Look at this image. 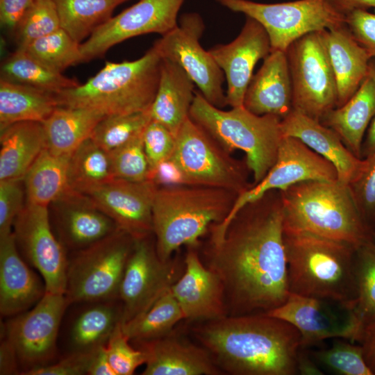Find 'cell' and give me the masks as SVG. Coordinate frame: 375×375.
Returning a JSON list of instances; mask_svg holds the SVG:
<instances>
[{"mask_svg":"<svg viewBox=\"0 0 375 375\" xmlns=\"http://www.w3.org/2000/svg\"><path fill=\"white\" fill-rule=\"evenodd\" d=\"M35 0H0V22L3 27L15 31Z\"/></svg>","mask_w":375,"mask_h":375,"instance_id":"816d5d0a","label":"cell"},{"mask_svg":"<svg viewBox=\"0 0 375 375\" xmlns=\"http://www.w3.org/2000/svg\"><path fill=\"white\" fill-rule=\"evenodd\" d=\"M58 106L55 94L0 79V131L22 122H44Z\"/></svg>","mask_w":375,"mask_h":375,"instance_id":"1f68e13d","label":"cell"},{"mask_svg":"<svg viewBox=\"0 0 375 375\" xmlns=\"http://www.w3.org/2000/svg\"><path fill=\"white\" fill-rule=\"evenodd\" d=\"M183 319L184 315L170 288L147 311L128 322L122 323V327L131 342L147 341L169 334Z\"/></svg>","mask_w":375,"mask_h":375,"instance_id":"74e56055","label":"cell"},{"mask_svg":"<svg viewBox=\"0 0 375 375\" xmlns=\"http://www.w3.org/2000/svg\"><path fill=\"white\" fill-rule=\"evenodd\" d=\"M115 301L97 302L78 316L70 331L72 351H92L107 343L122 322V305Z\"/></svg>","mask_w":375,"mask_h":375,"instance_id":"836d02e7","label":"cell"},{"mask_svg":"<svg viewBox=\"0 0 375 375\" xmlns=\"http://www.w3.org/2000/svg\"><path fill=\"white\" fill-rule=\"evenodd\" d=\"M223 6L259 22L268 34L271 51H286L299 38L345 23L346 16L328 0L263 3L251 0H216Z\"/></svg>","mask_w":375,"mask_h":375,"instance_id":"30bf717a","label":"cell"},{"mask_svg":"<svg viewBox=\"0 0 375 375\" xmlns=\"http://www.w3.org/2000/svg\"><path fill=\"white\" fill-rule=\"evenodd\" d=\"M110 364L117 375H131L135 369L144 365V352L131 344V341L122 330L120 322L106 344Z\"/></svg>","mask_w":375,"mask_h":375,"instance_id":"f6af8a7d","label":"cell"},{"mask_svg":"<svg viewBox=\"0 0 375 375\" xmlns=\"http://www.w3.org/2000/svg\"><path fill=\"white\" fill-rule=\"evenodd\" d=\"M45 284L19 254L12 231L0 236V312L13 317L34 306Z\"/></svg>","mask_w":375,"mask_h":375,"instance_id":"603a6c76","label":"cell"},{"mask_svg":"<svg viewBox=\"0 0 375 375\" xmlns=\"http://www.w3.org/2000/svg\"><path fill=\"white\" fill-rule=\"evenodd\" d=\"M345 23L357 42L375 58V13L356 10L346 15Z\"/></svg>","mask_w":375,"mask_h":375,"instance_id":"f907efd6","label":"cell"},{"mask_svg":"<svg viewBox=\"0 0 375 375\" xmlns=\"http://www.w3.org/2000/svg\"><path fill=\"white\" fill-rule=\"evenodd\" d=\"M70 304L65 294L45 292L31 309L13 316L3 326V336L13 346L24 372L48 365L57 351V336Z\"/></svg>","mask_w":375,"mask_h":375,"instance_id":"4fadbf2b","label":"cell"},{"mask_svg":"<svg viewBox=\"0 0 375 375\" xmlns=\"http://www.w3.org/2000/svg\"><path fill=\"white\" fill-rule=\"evenodd\" d=\"M158 187L150 180L115 178L85 194L134 240L153 233L152 208Z\"/></svg>","mask_w":375,"mask_h":375,"instance_id":"d6986e66","label":"cell"},{"mask_svg":"<svg viewBox=\"0 0 375 375\" xmlns=\"http://www.w3.org/2000/svg\"><path fill=\"white\" fill-rule=\"evenodd\" d=\"M189 117L231 153L235 150L245 153L253 185L274 164L284 136L279 117L258 115L243 106L224 110L210 103L199 91H195Z\"/></svg>","mask_w":375,"mask_h":375,"instance_id":"52a82bcc","label":"cell"},{"mask_svg":"<svg viewBox=\"0 0 375 375\" xmlns=\"http://www.w3.org/2000/svg\"><path fill=\"white\" fill-rule=\"evenodd\" d=\"M143 132L109 152L115 178L130 181L149 180L150 167L143 146Z\"/></svg>","mask_w":375,"mask_h":375,"instance_id":"ee69618b","label":"cell"},{"mask_svg":"<svg viewBox=\"0 0 375 375\" xmlns=\"http://www.w3.org/2000/svg\"><path fill=\"white\" fill-rule=\"evenodd\" d=\"M162 62L153 47L135 60L106 62L85 83L56 94L58 106L92 109L106 116L150 110Z\"/></svg>","mask_w":375,"mask_h":375,"instance_id":"8992f818","label":"cell"},{"mask_svg":"<svg viewBox=\"0 0 375 375\" xmlns=\"http://www.w3.org/2000/svg\"><path fill=\"white\" fill-rule=\"evenodd\" d=\"M204 28L199 14H184L178 25L161 35L153 47L162 59L178 65L210 103L223 108L227 106L223 89L224 74L209 51L200 44Z\"/></svg>","mask_w":375,"mask_h":375,"instance_id":"7c38bea8","label":"cell"},{"mask_svg":"<svg viewBox=\"0 0 375 375\" xmlns=\"http://www.w3.org/2000/svg\"><path fill=\"white\" fill-rule=\"evenodd\" d=\"M80 44L60 28L22 50L50 69L62 73L67 68L83 62Z\"/></svg>","mask_w":375,"mask_h":375,"instance_id":"ab89813d","label":"cell"},{"mask_svg":"<svg viewBox=\"0 0 375 375\" xmlns=\"http://www.w3.org/2000/svg\"><path fill=\"white\" fill-rule=\"evenodd\" d=\"M171 158L179 167L185 185L225 189L238 196L253 186L246 160L233 158L190 117L176 135Z\"/></svg>","mask_w":375,"mask_h":375,"instance_id":"9c48e42d","label":"cell"},{"mask_svg":"<svg viewBox=\"0 0 375 375\" xmlns=\"http://www.w3.org/2000/svg\"><path fill=\"white\" fill-rule=\"evenodd\" d=\"M176 141V136L167 127L151 119L142 134L144 149L150 172L160 162L171 158L175 149Z\"/></svg>","mask_w":375,"mask_h":375,"instance_id":"7dc6e473","label":"cell"},{"mask_svg":"<svg viewBox=\"0 0 375 375\" xmlns=\"http://www.w3.org/2000/svg\"><path fill=\"white\" fill-rule=\"evenodd\" d=\"M185 0H140L99 26L80 44L83 62L103 57L113 46L148 33L163 35L177 25Z\"/></svg>","mask_w":375,"mask_h":375,"instance_id":"e0dca14e","label":"cell"},{"mask_svg":"<svg viewBox=\"0 0 375 375\" xmlns=\"http://www.w3.org/2000/svg\"><path fill=\"white\" fill-rule=\"evenodd\" d=\"M375 117V79L367 76L342 106L328 111L320 122L334 131L344 145L362 158V142Z\"/></svg>","mask_w":375,"mask_h":375,"instance_id":"f1b7e54d","label":"cell"},{"mask_svg":"<svg viewBox=\"0 0 375 375\" xmlns=\"http://www.w3.org/2000/svg\"><path fill=\"white\" fill-rule=\"evenodd\" d=\"M337 179V171L329 161L300 140L284 135L276 160L265 176L238 196L228 215L222 222L212 224L210 229L215 233L221 232L244 206L269 191H282L307 181H334Z\"/></svg>","mask_w":375,"mask_h":375,"instance_id":"9a60e30c","label":"cell"},{"mask_svg":"<svg viewBox=\"0 0 375 375\" xmlns=\"http://www.w3.org/2000/svg\"><path fill=\"white\" fill-rule=\"evenodd\" d=\"M238 194L201 185L158 187L152 208L156 250L163 261L181 246L195 247L212 224L228 215Z\"/></svg>","mask_w":375,"mask_h":375,"instance_id":"5b68a950","label":"cell"},{"mask_svg":"<svg viewBox=\"0 0 375 375\" xmlns=\"http://www.w3.org/2000/svg\"><path fill=\"white\" fill-rule=\"evenodd\" d=\"M106 115L97 110L58 106L42 122L47 149L59 156H70L90 138L98 123Z\"/></svg>","mask_w":375,"mask_h":375,"instance_id":"4dcf8cb0","label":"cell"},{"mask_svg":"<svg viewBox=\"0 0 375 375\" xmlns=\"http://www.w3.org/2000/svg\"><path fill=\"white\" fill-rule=\"evenodd\" d=\"M281 126L283 135L300 140L329 161L335 167L340 183L348 185L364 169L365 159L355 156L334 131L319 121L292 110L281 120Z\"/></svg>","mask_w":375,"mask_h":375,"instance_id":"cb8c5ba5","label":"cell"},{"mask_svg":"<svg viewBox=\"0 0 375 375\" xmlns=\"http://www.w3.org/2000/svg\"><path fill=\"white\" fill-rule=\"evenodd\" d=\"M243 106L258 115L282 119L293 110L292 85L285 51H271L247 88Z\"/></svg>","mask_w":375,"mask_h":375,"instance_id":"d4e9b609","label":"cell"},{"mask_svg":"<svg viewBox=\"0 0 375 375\" xmlns=\"http://www.w3.org/2000/svg\"><path fill=\"white\" fill-rule=\"evenodd\" d=\"M60 28L81 44L112 16L115 9L128 0H52Z\"/></svg>","mask_w":375,"mask_h":375,"instance_id":"e575fe53","label":"cell"},{"mask_svg":"<svg viewBox=\"0 0 375 375\" xmlns=\"http://www.w3.org/2000/svg\"><path fill=\"white\" fill-rule=\"evenodd\" d=\"M146 357L143 375H217L220 373L208 351L170 333L134 342Z\"/></svg>","mask_w":375,"mask_h":375,"instance_id":"484cf974","label":"cell"},{"mask_svg":"<svg viewBox=\"0 0 375 375\" xmlns=\"http://www.w3.org/2000/svg\"><path fill=\"white\" fill-rule=\"evenodd\" d=\"M306 349H302L298 360V374L321 375L324 374L318 364L313 360Z\"/></svg>","mask_w":375,"mask_h":375,"instance_id":"91938a15","label":"cell"},{"mask_svg":"<svg viewBox=\"0 0 375 375\" xmlns=\"http://www.w3.org/2000/svg\"><path fill=\"white\" fill-rule=\"evenodd\" d=\"M290 293L353 308L356 248L312 234L284 230Z\"/></svg>","mask_w":375,"mask_h":375,"instance_id":"277c9868","label":"cell"},{"mask_svg":"<svg viewBox=\"0 0 375 375\" xmlns=\"http://www.w3.org/2000/svg\"><path fill=\"white\" fill-rule=\"evenodd\" d=\"M286 56L292 85V106L321 121L336 108L337 84L321 31L308 33L294 41Z\"/></svg>","mask_w":375,"mask_h":375,"instance_id":"8fae6325","label":"cell"},{"mask_svg":"<svg viewBox=\"0 0 375 375\" xmlns=\"http://www.w3.org/2000/svg\"><path fill=\"white\" fill-rule=\"evenodd\" d=\"M207 266L222 281L228 315L267 313L290 294L279 190L244 206L210 233Z\"/></svg>","mask_w":375,"mask_h":375,"instance_id":"6da1fadb","label":"cell"},{"mask_svg":"<svg viewBox=\"0 0 375 375\" xmlns=\"http://www.w3.org/2000/svg\"><path fill=\"white\" fill-rule=\"evenodd\" d=\"M60 28V19L53 1L35 0L15 31L17 49H23L33 41Z\"/></svg>","mask_w":375,"mask_h":375,"instance_id":"7bdbcfd3","label":"cell"},{"mask_svg":"<svg viewBox=\"0 0 375 375\" xmlns=\"http://www.w3.org/2000/svg\"><path fill=\"white\" fill-rule=\"evenodd\" d=\"M135 240L119 229L68 258L65 296L71 303L119 299Z\"/></svg>","mask_w":375,"mask_h":375,"instance_id":"ba28073f","label":"cell"},{"mask_svg":"<svg viewBox=\"0 0 375 375\" xmlns=\"http://www.w3.org/2000/svg\"><path fill=\"white\" fill-rule=\"evenodd\" d=\"M149 180L152 181L158 187L185 184L179 167L172 158L160 162L152 169Z\"/></svg>","mask_w":375,"mask_h":375,"instance_id":"f5cc1de1","label":"cell"},{"mask_svg":"<svg viewBox=\"0 0 375 375\" xmlns=\"http://www.w3.org/2000/svg\"><path fill=\"white\" fill-rule=\"evenodd\" d=\"M319 366L339 375H373L365 361L360 344L345 339H334L326 349L310 352Z\"/></svg>","mask_w":375,"mask_h":375,"instance_id":"b9f144b4","label":"cell"},{"mask_svg":"<svg viewBox=\"0 0 375 375\" xmlns=\"http://www.w3.org/2000/svg\"><path fill=\"white\" fill-rule=\"evenodd\" d=\"M19 360L16 351L10 342L5 337L0 345V374H21Z\"/></svg>","mask_w":375,"mask_h":375,"instance_id":"db71d44e","label":"cell"},{"mask_svg":"<svg viewBox=\"0 0 375 375\" xmlns=\"http://www.w3.org/2000/svg\"><path fill=\"white\" fill-rule=\"evenodd\" d=\"M51 205L54 210L58 238L65 249L78 251L119 229L83 193L71 190Z\"/></svg>","mask_w":375,"mask_h":375,"instance_id":"7402d4cb","label":"cell"},{"mask_svg":"<svg viewBox=\"0 0 375 375\" xmlns=\"http://www.w3.org/2000/svg\"><path fill=\"white\" fill-rule=\"evenodd\" d=\"M12 228L18 251L40 274L46 292L65 294L68 257L53 232L49 207L26 203Z\"/></svg>","mask_w":375,"mask_h":375,"instance_id":"5bb4252c","label":"cell"},{"mask_svg":"<svg viewBox=\"0 0 375 375\" xmlns=\"http://www.w3.org/2000/svg\"><path fill=\"white\" fill-rule=\"evenodd\" d=\"M72 351L53 364H48L24 372V375H83L88 374L94 351Z\"/></svg>","mask_w":375,"mask_h":375,"instance_id":"681fc988","label":"cell"},{"mask_svg":"<svg viewBox=\"0 0 375 375\" xmlns=\"http://www.w3.org/2000/svg\"><path fill=\"white\" fill-rule=\"evenodd\" d=\"M151 119L150 110L106 116L90 138L109 153L142 133Z\"/></svg>","mask_w":375,"mask_h":375,"instance_id":"60d3db41","label":"cell"},{"mask_svg":"<svg viewBox=\"0 0 375 375\" xmlns=\"http://www.w3.org/2000/svg\"><path fill=\"white\" fill-rule=\"evenodd\" d=\"M70 156H59L45 148L23 178L26 203L49 206L72 189L69 183Z\"/></svg>","mask_w":375,"mask_h":375,"instance_id":"d6a6232c","label":"cell"},{"mask_svg":"<svg viewBox=\"0 0 375 375\" xmlns=\"http://www.w3.org/2000/svg\"><path fill=\"white\" fill-rule=\"evenodd\" d=\"M285 231L349 244L356 249L375 241V229L360 212L347 185L307 181L280 191Z\"/></svg>","mask_w":375,"mask_h":375,"instance_id":"3957f363","label":"cell"},{"mask_svg":"<svg viewBox=\"0 0 375 375\" xmlns=\"http://www.w3.org/2000/svg\"><path fill=\"white\" fill-rule=\"evenodd\" d=\"M368 76L375 79V58H372L369 62ZM375 152V117L372 120L366 132L362 146L361 156L365 158Z\"/></svg>","mask_w":375,"mask_h":375,"instance_id":"6f0895ef","label":"cell"},{"mask_svg":"<svg viewBox=\"0 0 375 375\" xmlns=\"http://www.w3.org/2000/svg\"><path fill=\"white\" fill-rule=\"evenodd\" d=\"M0 181L23 179L47 148L42 122H22L0 131Z\"/></svg>","mask_w":375,"mask_h":375,"instance_id":"f546056e","label":"cell"},{"mask_svg":"<svg viewBox=\"0 0 375 375\" xmlns=\"http://www.w3.org/2000/svg\"><path fill=\"white\" fill-rule=\"evenodd\" d=\"M195 84L176 63L162 59L160 77L151 119L167 127L176 136L189 117Z\"/></svg>","mask_w":375,"mask_h":375,"instance_id":"83f0119b","label":"cell"},{"mask_svg":"<svg viewBox=\"0 0 375 375\" xmlns=\"http://www.w3.org/2000/svg\"><path fill=\"white\" fill-rule=\"evenodd\" d=\"M1 78L55 94L80 84L74 78L50 69L19 49L3 61Z\"/></svg>","mask_w":375,"mask_h":375,"instance_id":"8d00e7d4","label":"cell"},{"mask_svg":"<svg viewBox=\"0 0 375 375\" xmlns=\"http://www.w3.org/2000/svg\"><path fill=\"white\" fill-rule=\"evenodd\" d=\"M358 344L362 347L367 365L375 375V320L365 327Z\"/></svg>","mask_w":375,"mask_h":375,"instance_id":"11a10c76","label":"cell"},{"mask_svg":"<svg viewBox=\"0 0 375 375\" xmlns=\"http://www.w3.org/2000/svg\"><path fill=\"white\" fill-rule=\"evenodd\" d=\"M23 179L0 181V236L12 231L14 222L26 205Z\"/></svg>","mask_w":375,"mask_h":375,"instance_id":"c3c4849f","label":"cell"},{"mask_svg":"<svg viewBox=\"0 0 375 375\" xmlns=\"http://www.w3.org/2000/svg\"><path fill=\"white\" fill-rule=\"evenodd\" d=\"M321 33L336 81V107H339L355 94L368 76L372 57L354 38L346 23L321 31Z\"/></svg>","mask_w":375,"mask_h":375,"instance_id":"4316f807","label":"cell"},{"mask_svg":"<svg viewBox=\"0 0 375 375\" xmlns=\"http://www.w3.org/2000/svg\"><path fill=\"white\" fill-rule=\"evenodd\" d=\"M222 70L227 83L226 101L231 108L243 106L244 94L257 62L271 52V44L263 26L247 17L238 37L208 50Z\"/></svg>","mask_w":375,"mask_h":375,"instance_id":"ffe728a7","label":"cell"},{"mask_svg":"<svg viewBox=\"0 0 375 375\" xmlns=\"http://www.w3.org/2000/svg\"><path fill=\"white\" fill-rule=\"evenodd\" d=\"M148 238L135 240L119 289L122 323L140 316L181 276L177 261H163Z\"/></svg>","mask_w":375,"mask_h":375,"instance_id":"2e32d148","label":"cell"},{"mask_svg":"<svg viewBox=\"0 0 375 375\" xmlns=\"http://www.w3.org/2000/svg\"><path fill=\"white\" fill-rule=\"evenodd\" d=\"M365 159L364 169L348 186L362 217L375 229V152Z\"/></svg>","mask_w":375,"mask_h":375,"instance_id":"bcb514c9","label":"cell"},{"mask_svg":"<svg viewBox=\"0 0 375 375\" xmlns=\"http://www.w3.org/2000/svg\"><path fill=\"white\" fill-rule=\"evenodd\" d=\"M337 305L340 304L290 293L281 306L267 314L294 326L300 334L303 349L328 339L342 338L358 343L363 331L353 309L338 313L334 308Z\"/></svg>","mask_w":375,"mask_h":375,"instance_id":"ac0fdd59","label":"cell"},{"mask_svg":"<svg viewBox=\"0 0 375 375\" xmlns=\"http://www.w3.org/2000/svg\"><path fill=\"white\" fill-rule=\"evenodd\" d=\"M88 375H117L111 367L106 352V344L94 351L88 371Z\"/></svg>","mask_w":375,"mask_h":375,"instance_id":"9f6ffc18","label":"cell"},{"mask_svg":"<svg viewBox=\"0 0 375 375\" xmlns=\"http://www.w3.org/2000/svg\"><path fill=\"white\" fill-rule=\"evenodd\" d=\"M196 335L216 363L235 375H295L303 349L298 331L267 313L227 315Z\"/></svg>","mask_w":375,"mask_h":375,"instance_id":"7a4b0ae2","label":"cell"},{"mask_svg":"<svg viewBox=\"0 0 375 375\" xmlns=\"http://www.w3.org/2000/svg\"><path fill=\"white\" fill-rule=\"evenodd\" d=\"M355 277L356 297L353 311L364 331L375 320V241L356 249Z\"/></svg>","mask_w":375,"mask_h":375,"instance_id":"f35d334b","label":"cell"},{"mask_svg":"<svg viewBox=\"0 0 375 375\" xmlns=\"http://www.w3.org/2000/svg\"><path fill=\"white\" fill-rule=\"evenodd\" d=\"M329 3L344 15L356 10L375 8V0H328Z\"/></svg>","mask_w":375,"mask_h":375,"instance_id":"680465c9","label":"cell"},{"mask_svg":"<svg viewBox=\"0 0 375 375\" xmlns=\"http://www.w3.org/2000/svg\"><path fill=\"white\" fill-rule=\"evenodd\" d=\"M115 178L109 153L91 138L70 155L69 183L72 190L86 194Z\"/></svg>","mask_w":375,"mask_h":375,"instance_id":"d590c367","label":"cell"},{"mask_svg":"<svg viewBox=\"0 0 375 375\" xmlns=\"http://www.w3.org/2000/svg\"><path fill=\"white\" fill-rule=\"evenodd\" d=\"M189 247L185 270L171 290L185 319L212 321L228 315L225 291L219 277Z\"/></svg>","mask_w":375,"mask_h":375,"instance_id":"44dd1931","label":"cell"}]
</instances>
